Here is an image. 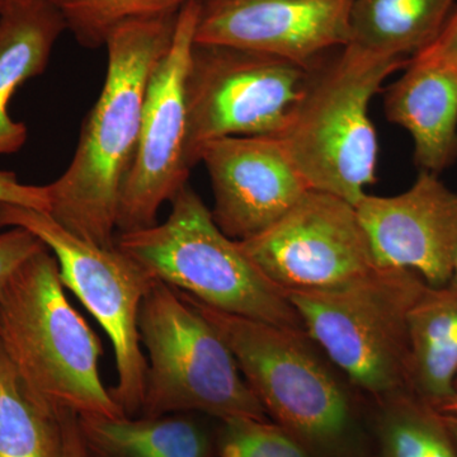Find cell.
Listing matches in <instances>:
<instances>
[{"label":"cell","instance_id":"22","mask_svg":"<svg viewBox=\"0 0 457 457\" xmlns=\"http://www.w3.org/2000/svg\"><path fill=\"white\" fill-rule=\"evenodd\" d=\"M66 29L87 49L104 47L114 29L131 21L179 14L191 0H49Z\"/></svg>","mask_w":457,"mask_h":457},{"label":"cell","instance_id":"18","mask_svg":"<svg viewBox=\"0 0 457 457\" xmlns=\"http://www.w3.org/2000/svg\"><path fill=\"white\" fill-rule=\"evenodd\" d=\"M95 457H212L215 436L186 417H79Z\"/></svg>","mask_w":457,"mask_h":457},{"label":"cell","instance_id":"32","mask_svg":"<svg viewBox=\"0 0 457 457\" xmlns=\"http://www.w3.org/2000/svg\"><path fill=\"white\" fill-rule=\"evenodd\" d=\"M453 387H455V394L457 393V374L455 378V384H453Z\"/></svg>","mask_w":457,"mask_h":457},{"label":"cell","instance_id":"30","mask_svg":"<svg viewBox=\"0 0 457 457\" xmlns=\"http://www.w3.org/2000/svg\"><path fill=\"white\" fill-rule=\"evenodd\" d=\"M450 284L457 286V253L455 257V263H453V279H451Z\"/></svg>","mask_w":457,"mask_h":457},{"label":"cell","instance_id":"2","mask_svg":"<svg viewBox=\"0 0 457 457\" xmlns=\"http://www.w3.org/2000/svg\"><path fill=\"white\" fill-rule=\"evenodd\" d=\"M177 17L131 21L108 37L104 87L71 164L46 186L47 213L86 242L114 245L120 192L137 153L147 84L170 49Z\"/></svg>","mask_w":457,"mask_h":457},{"label":"cell","instance_id":"10","mask_svg":"<svg viewBox=\"0 0 457 457\" xmlns=\"http://www.w3.org/2000/svg\"><path fill=\"white\" fill-rule=\"evenodd\" d=\"M196 22L197 2L191 0L180 9L170 49L150 77L137 153L120 192L117 234L155 225L159 209L188 185L186 78Z\"/></svg>","mask_w":457,"mask_h":457},{"label":"cell","instance_id":"15","mask_svg":"<svg viewBox=\"0 0 457 457\" xmlns=\"http://www.w3.org/2000/svg\"><path fill=\"white\" fill-rule=\"evenodd\" d=\"M385 116L411 134L420 170L441 173L457 158V55L422 50L384 97Z\"/></svg>","mask_w":457,"mask_h":457},{"label":"cell","instance_id":"31","mask_svg":"<svg viewBox=\"0 0 457 457\" xmlns=\"http://www.w3.org/2000/svg\"><path fill=\"white\" fill-rule=\"evenodd\" d=\"M12 0H0V13H2L3 9L7 7L9 3H11Z\"/></svg>","mask_w":457,"mask_h":457},{"label":"cell","instance_id":"7","mask_svg":"<svg viewBox=\"0 0 457 457\" xmlns=\"http://www.w3.org/2000/svg\"><path fill=\"white\" fill-rule=\"evenodd\" d=\"M139 333L149 359L141 416L270 420L227 343L177 288L155 279L141 303Z\"/></svg>","mask_w":457,"mask_h":457},{"label":"cell","instance_id":"29","mask_svg":"<svg viewBox=\"0 0 457 457\" xmlns=\"http://www.w3.org/2000/svg\"><path fill=\"white\" fill-rule=\"evenodd\" d=\"M437 411L442 414H457V393L438 405Z\"/></svg>","mask_w":457,"mask_h":457},{"label":"cell","instance_id":"20","mask_svg":"<svg viewBox=\"0 0 457 457\" xmlns=\"http://www.w3.org/2000/svg\"><path fill=\"white\" fill-rule=\"evenodd\" d=\"M371 457H457L442 414L414 393L372 402Z\"/></svg>","mask_w":457,"mask_h":457},{"label":"cell","instance_id":"19","mask_svg":"<svg viewBox=\"0 0 457 457\" xmlns=\"http://www.w3.org/2000/svg\"><path fill=\"white\" fill-rule=\"evenodd\" d=\"M455 0H353L348 44L409 60L440 35ZM345 45V46H347Z\"/></svg>","mask_w":457,"mask_h":457},{"label":"cell","instance_id":"28","mask_svg":"<svg viewBox=\"0 0 457 457\" xmlns=\"http://www.w3.org/2000/svg\"><path fill=\"white\" fill-rule=\"evenodd\" d=\"M442 418L457 451V414H442Z\"/></svg>","mask_w":457,"mask_h":457},{"label":"cell","instance_id":"27","mask_svg":"<svg viewBox=\"0 0 457 457\" xmlns=\"http://www.w3.org/2000/svg\"><path fill=\"white\" fill-rule=\"evenodd\" d=\"M425 50L457 55V9L451 12L446 23L442 27L440 35Z\"/></svg>","mask_w":457,"mask_h":457},{"label":"cell","instance_id":"12","mask_svg":"<svg viewBox=\"0 0 457 457\" xmlns=\"http://www.w3.org/2000/svg\"><path fill=\"white\" fill-rule=\"evenodd\" d=\"M195 42L269 54L312 69L348 44L353 0H196Z\"/></svg>","mask_w":457,"mask_h":457},{"label":"cell","instance_id":"21","mask_svg":"<svg viewBox=\"0 0 457 457\" xmlns=\"http://www.w3.org/2000/svg\"><path fill=\"white\" fill-rule=\"evenodd\" d=\"M0 457H64L59 411L27 389L2 345Z\"/></svg>","mask_w":457,"mask_h":457},{"label":"cell","instance_id":"8","mask_svg":"<svg viewBox=\"0 0 457 457\" xmlns=\"http://www.w3.org/2000/svg\"><path fill=\"white\" fill-rule=\"evenodd\" d=\"M22 228L56 258L64 287L88 309L113 345L117 384L110 390L126 417L140 413L147 361L141 351L139 314L155 278L116 245L104 248L66 230L47 212L0 204V230Z\"/></svg>","mask_w":457,"mask_h":457},{"label":"cell","instance_id":"14","mask_svg":"<svg viewBox=\"0 0 457 457\" xmlns=\"http://www.w3.org/2000/svg\"><path fill=\"white\" fill-rule=\"evenodd\" d=\"M212 182L213 221L237 242L278 221L309 191L276 137H224L204 147Z\"/></svg>","mask_w":457,"mask_h":457},{"label":"cell","instance_id":"25","mask_svg":"<svg viewBox=\"0 0 457 457\" xmlns=\"http://www.w3.org/2000/svg\"><path fill=\"white\" fill-rule=\"evenodd\" d=\"M0 204H20L49 212L46 186H31L20 182L13 171L0 170Z\"/></svg>","mask_w":457,"mask_h":457},{"label":"cell","instance_id":"13","mask_svg":"<svg viewBox=\"0 0 457 457\" xmlns=\"http://www.w3.org/2000/svg\"><path fill=\"white\" fill-rule=\"evenodd\" d=\"M376 267L417 272L431 287L453 279L457 253V191L420 170L395 196L366 194L356 204Z\"/></svg>","mask_w":457,"mask_h":457},{"label":"cell","instance_id":"6","mask_svg":"<svg viewBox=\"0 0 457 457\" xmlns=\"http://www.w3.org/2000/svg\"><path fill=\"white\" fill-rule=\"evenodd\" d=\"M427 286L414 270L375 267L338 287L285 295L306 333L376 402L413 393L409 312Z\"/></svg>","mask_w":457,"mask_h":457},{"label":"cell","instance_id":"11","mask_svg":"<svg viewBox=\"0 0 457 457\" xmlns=\"http://www.w3.org/2000/svg\"><path fill=\"white\" fill-rule=\"evenodd\" d=\"M279 290H326L376 267L356 206L309 189L272 227L237 242Z\"/></svg>","mask_w":457,"mask_h":457},{"label":"cell","instance_id":"1","mask_svg":"<svg viewBox=\"0 0 457 457\" xmlns=\"http://www.w3.org/2000/svg\"><path fill=\"white\" fill-rule=\"evenodd\" d=\"M182 295L227 343L270 420L306 455L371 457L372 400L305 330L237 317Z\"/></svg>","mask_w":457,"mask_h":457},{"label":"cell","instance_id":"16","mask_svg":"<svg viewBox=\"0 0 457 457\" xmlns=\"http://www.w3.org/2000/svg\"><path fill=\"white\" fill-rule=\"evenodd\" d=\"M64 18L49 0H12L0 13V155L25 145L29 130L9 114V104L22 84L46 71Z\"/></svg>","mask_w":457,"mask_h":457},{"label":"cell","instance_id":"23","mask_svg":"<svg viewBox=\"0 0 457 457\" xmlns=\"http://www.w3.org/2000/svg\"><path fill=\"white\" fill-rule=\"evenodd\" d=\"M215 453L219 457H309L281 427L254 418L220 420Z\"/></svg>","mask_w":457,"mask_h":457},{"label":"cell","instance_id":"24","mask_svg":"<svg viewBox=\"0 0 457 457\" xmlns=\"http://www.w3.org/2000/svg\"><path fill=\"white\" fill-rule=\"evenodd\" d=\"M45 246L26 228H9L0 231V291L22 264Z\"/></svg>","mask_w":457,"mask_h":457},{"label":"cell","instance_id":"17","mask_svg":"<svg viewBox=\"0 0 457 457\" xmlns=\"http://www.w3.org/2000/svg\"><path fill=\"white\" fill-rule=\"evenodd\" d=\"M411 390L437 408L455 395L457 286H427L409 312Z\"/></svg>","mask_w":457,"mask_h":457},{"label":"cell","instance_id":"4","mask_svg":"<svg viewBox=\"0 0 457 457\" xmlns=\"http://www.w3.org/2000/svg\"><path fill=\"white\" fill-rule=\"evenodd\" d=\"M408 62L347 45L312 66L276 137L309 189L354 206L365 196L376 180L378 155L370 104L385 80Z\"/></svg>","mask_w":457,"mask_h":457},{"label":"cell","instance_id":"26","mask_svg":"<svg viewBox=\"0 0 457 457\" xmlns=\"http://www.w3.org/2000/svg\"><path fill=\"white\" fill-rule=\"evenodd\" d=\"M59 418L64 438V457H93L80 429L79 416L62 409L59 411Z\"/></svg>","mask_w":457,"mask_h":457},{"label":"cell","instance_id":"3","mask_svg":"<svg viewBox=\"0 0 457 457\" xmlns=\"http://www.w3.org/2000/svg\"><path fill=\"white\" fill-rule=\"evenodd\" d=\"M47 246L0 291V345L27 389L55 411L126 417L99 375L102 342L69 303Z\"/></svg>","mask_w":457,"mask_h":457},{"label":"cell","instance_id":"9","mask_svg":"<svg viewBox=\"0 0 457 457\" xmlns=\"http://www.w3.org/2000/svg\"><path fill=\"white\" fill-rule=\"evenodd\" d=\"M311 69L257 51L197 44L186 78L188 167L207 144L224 137H278Z\"/></svg>","mask_w":457,"mask_h":457},{"label":"cell","instance_id":"5","mask_svg":"<svg viewBox=\"0 0 457 457\" xmlns=\"http://www.w3.org/2000/svg\"><path fill=\"white\" fill-rule=\"evenodd\" d=\"M170 203L165 221L119 233L114 245L158 281L213 309L305 330L284 291L222 233L194 188L186 186Z\"/></svg>","mask_w":457,"mask_h":457}]
</instances>
